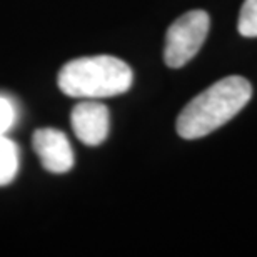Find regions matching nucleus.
Instances as JSON below:
<instances>
[{"label": "nucleus", "mask_w": 257, "mask_h": 257, "mask_svg": "<svg viewBox=\"0 0 257 257\" xmlns=\"http://www.w3.org/2000/svg\"><path fill=\"white\" fill-rule=\"evenodd\" d=\"M32 147L45 171L65 174L74 167V151L67 136L59 128H39L32 137Z\"/></svg>", "instance_id": "nucleus-4"}, {"label": "nucleus", "mask_w": 257, "mask_h": 257, "mask_svg": "<svg viewBox=\"0 0 257 257\" xmlns=\"http://www.w3.org/2000/svg\"><path fill=\"white\" fill-rule=\"evenodd\" d=\"M252 97V85L240 75H229L215 82L189 102L179 114L177 134L194 141L217 131L239 114Z\"/></svg>", "instance_id": "nucleus-1"}, {"label": "nucleus", "mask_w": 257, "mask_h": 257, "mask_svg": "<svg viewBox=\"0 0 257 257\" xmlns=\"http://www.w3.org/2000/svg\"><path fill=\"white\" fill-rule=\"evenodd\" d=\"M15 119H17V112H15L14 102L0 95V136H5L14 127Z\"/></svg>", "instance_id": "nucleus-8"}, {"label": "nucleus", "mask_w": 257, "mask_h": 257, "mask_svg": "<svg viewBox=\"0 0 257 257\" xmlns=\"http://www.w3.org/2000/svg\"><path fill=\"white\" fill-rule=\"evenodd\" d=\"M70 124L77 139L85 146H100L109 136V109L94 99H87L74 107Z\"/></svg>", "instance_id": "nucleus-5"}, {"label": "nucleus", "mask_w": 257, "mask_h": 257, "mask_svg": "<svg viewBox=\"0 0 257 257\" xmlns=\"http://www.w3.org/2000/svg\"><path fill=\"white\" fill-rule=\"evenodd\" d=\"M237 30L242 37H257V0H245L242 4Z\"/></svg>", "instance_id": "nucleus-7"}, {"label": "nucleus", "mask_w": 257, "mask_h": 257, "mask_svg": "<svg viewBox=\"0 0 257 257\" xmlns=\"http://www.w3.org/2000/svg\"><path fill=\"white\" fill-rule=\"evenodd\" d=\"M132 69L112 55L80 57L67 62L59 72L57 84L65 95L75 99H105L131 89Z\"/></svg>", "instance_id": "nucleus-2"}, {"label": "nucleus", "mask_w": 257, "mask_h": 257, "mask_svg": "<svg viewBox=\"0 0 257 257\" xmlns=\"http://www.w3.org/2000/svg\"><path fill=\"white\" fill-rule=\"evenodd\" d=\"M209 15L204 10H189L167 30L164 60L171 69L189 64L199 52L209 34Z\"/></svg>", "instance_id": "nucleus-3"}, {"label": "nucleus", "mask_w": 257, "mask_h": 257, "mask_svg": "<svg viewBox=\"0 0 257 257\" xmlns=\"http://www.w3.org/2000/svg\"><path fill=\"white\" fill-rule=\"evenodd\" d=\"M19 172V149L7 136H0V187L9 186Z\"/></svg>", "instance_id": "nucleus-6"}]
</instances>
